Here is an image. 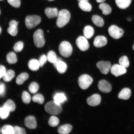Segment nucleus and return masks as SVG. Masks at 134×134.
<instances>
[{
	"label": "nucleus",
	"instance_id": "obj_15",
	"mask_svg": "<svg viewBox=\"0 0 134 134\" xmlns=\"http://www.w3.org/2000/svg\"><path fill=\"white\" fill-rule=\"evenodd\" d=\"M107 38L104 36H98L95 38L93 44L95 47L100 48L107 45Z\"/></svg>",
	"mask_w": 134,
	"mask_h": 134
},
{
	"label": "nucleus",
	"instance_id": "obj_6",
	"mask_svg": "<svg viewBox=\"0 0 134 134\" xmlns=\"http://www.w3.org/2000/svg\"><path fill=\"white\" fill-rule=\"evenodd\" d=\"M93 80L91 76L88 75L83 74L78 79V84L80 88L83 90L87 89L93 83Z\"/></svg>",
	"mask_w": 134,
	"mask_h": 134
},
{
	"label": "nucleus",
	"instance_id": "obj_38",
	"mask_svg": "<svg viewBox=\"0 0 134 134\" xmlns=\"http://www.w3.org/2000/svg\"><path fill=\"white\" fill-rule=\"evenodd\" d=\"M22 100L24 103L29 104L31 100V97L29 94L26 91L23 92L22 95Z\"/></svg>",
	"mask_w": 134,
	"mask_h": 134
},
{
	"label": "nucleus",
	"instance_id": "obj_33",
	"mask_svg": "<svg viewBox=\"0 0 134 134\" xmlns=\"http://www.w3.org/2000/svg\"><path fill=\"white\" fill-rule=\"evenodd\" d=\"M119 63L122 66L125 68H128L130 66V62L128 57L124 56L121 57L119 60Z\"/></svg>",
	"mask_w": 134,
	"mask_h": 134
},
{
	"label": "nucleus",
	"instance_id": "obj_27",
	"mask_svg": "<svg viewBox=\"0 0 134 134\" xmlns=\"http://www.w3.org/2000/svg\"><path fill=\"white\" fill-rule=\"evenodd\" d=\"M29 77V75L27 73L25 72L21 73L16 78V83L18 85H22Z\"/></svg>",
	"mask_w": 134,
	"mask_h": 134
},
{
	"label": "nucleus",
	"instance_id": "obj_3",
	"mask_svg": "<svg viewBox=\"0 0 134 134\" xmlns=\"http://www.w3.org/2000/svg\"><path fill=\"white\" fill-rule=\"evenodd\" d=\"M58 49L60 54L65 58L69 57L71 56L73 51L71 45L66 41L62 42L59 47Z\"/></svg>",
	"mask_w": 134,
	"mask_h": 134
},
{
	"label": "nucleus",
	"instance_id": "obj_19",
	"mask_svg": "<svg viewBox=\"0 0 134 134\" xmlns=\"http://www.w3.org/2000/svg\"><path fill=\"white\" fill-rule=\"evenodd\" d=\"M131 91L130 88H125L122 89L119 94L118 98L120 99L127 100L131 96Z\"/></svg>",
	"mask_w": 134,
	"mask_h": 134
},
{
	"label": "nucleus",
	"instance_id": "obj_11",
	"mask_svg": "<svg viewBox=\"0 0 134 134\" xmlns=\"http://www.w3.org/2000/svg\"><path fill=\"white\" fill-rule=\"evenodd\" d=\"M53 65L55 68L57 69L58 73L60 74L65 73L68 68L66 63L59 58H58L56 61L53 64Z\"/></svg>",
	"mask_w": 134,
	"mask_h": 134
},
{
	"label": "nucleus",
	"instance_id": "obj_46",
	"mask_svg": "<svg viewBox=\"0 0 134 134\" xmlns=\"http://www.w3.org/2000/svg\"><path fill=\"white\" fill-rule=\"evenodd\" d=\"M78 1L79 2L82 1H88V0H78Z\"/></svg>",
	"mask_w": 134,
	"mask_h": 134
},
{
	"label": "nucleus",
	"instance_id": "obj_7",
	"mask_svg": "<svg viewBox=\"0 0 134 134\" xmlns=\"http://www.w3.org/2000/svg\"><path fill=\"white\" fill-rule=\"evenodd\" d=\"M108 31L110 36L115 39H118L121 38L124 33L123 29L115 25L110 26Z\"/></svg>",
	"mask_w": 134,
	"mask_h": 134
},
{
	"label": "nucleus",
	"instance_id": "obj_51",
	"mask_svg": "<svg viewBox=\"0 0 134 134\" xmlns=\"http://www.w3.org/2000/svg\"><path fill=\"white\" fill-rule=\"evenodd\" d=\"M3 1V0H0V1Z\"/></svg>",
	"mask_w": 134,
	"mask_h": 134
},
{
	"label": "nucleus",
	"instance_id": "obj_37",
	"mask_svg": "<svg viewBox=\"0 0 134 134\" xmlns=\"http://www.w3.org/2000/svg\"><path fill=\"white\" fill-rule=\"evenodd\" d=\"M39 88V86L38 84L35 82H33L29 85V90L31 93H35L37 92Z\"/></svg>",
	"mask_w": 134,
	"mask_h": 134
},
{
	"label": "nucleus",
	"instance_id": "obj_24",
	"mask_svg": "<svg viewBox=\"0 0 134 134\" xmlns=\"http://www.w3.org/2000/svg\"><path fill=\"white\" fill-rule=\"evenodd\" d=\"M92 21L94 24L98 27H102L104 25V21L103 18L97 15L92 16Z\"/></svg>",
	"mask_w": 134,
	"mask_h": 134
},
{
	"label": "nucleus",
	"instance_id": "obj_34",
	"mask_svg": "<svg viewBox=\"0 0 134 134\" xmlns=\"http://www.w3.org/2000/svg\"><path fill=\"white\" fill-rule=\"evenodd\" d=\"M10 111L8 109L3 107L0 108V118L4 120L7 118L9 115Z\"/></svg>",
	"mask_w": 134,
	"mask_h": 134
},
{
	"label": "nucleus",
	"instance_id": "obj_2",
	"mask_svg": "<svg viewBox=\"0 0 134 134\" xmlns=\"http://www.w3.org/2000/svg\"><path fill=\"white\" fill-rule=\"evenodd\" d=\"M44 108L47 113L53 115H58L61 113L62 110L61 105L58 104L54 100L47 103Z\"/></svg>",
	"mask_w": 134,
	"mask_h": 134
},
{
	"label": "nucleus",
	"instance_id": "obj_36",
	"mask_svg": "<svg viewBox=\"0 0 134 134\" xmlns=\"http://www.w3.org/2000/svg\"><path fill=\"white\" fill-rule=\"evenodd\" d=\"M59 122V120L57 117L55 116H52L49 118L48 124L50 126L55 127L58 125Z\"/></svg>",
	"mask_w": 134,
	"mask_h": 134
},
{
	"label": "nucleus",
	"instance_id": "obj_45",
	"mask_svg": "<svg viewBox=\"0 0 134 134\" xmlns=\"http://www.w3.org/2000/svg\"><path fill=\"white\" fill-rule=\"evenodd\" d=\"M105 0H96V2L98 3H102L104 2Z\"/></svg>",
	"mask_w": 134,
	"mask_h": 134
},
{
	"label": "nucleus",
	"instance_id": "obj_25",
	"mask_svg": "<svg viewBox=\"0 0 134 134\" xmlns=\"http://www.w3.org/2000/svg\"><path fill=\"white\" fill-rule=\"evenodd\" d=\"M78 5L80 9L84 11L90 12L91 10L92 6L88 2V1L79 2L78 4Z\"/></svg>",
	"mask_w": 134,
	"mask_h": 134
},
{
	"label": "nucleus",
	"instance_id": "obj_14",
	"mask_svg": "<svg viewBox=\"0 0 134 134\" xmlns=\"http://www.w3.org/2000/svg\"><path fill=\"white\" fill-rule=\"evenodd\" d=\"M25 125L26 127L31 129H34L37 127L36 118L33 116H29L26 117L24 120Z\"/></svg>",
	"mask_w": 134,
	"mask_h": 134
},
{
	"label": "nucleus",
	"instance_id": "obj_16",
	"mask_svg": "<svg viewBox=\"0 0 134 134\" xmlns=\"http://www.w3.org/2000/svg\"><path fill=\"white\" fill-rule=\"evenodd\" d=\"M18 22L14 20H12L9 23V27L7 29V32L11 36H15L17 34Z\"/></svg>",
	"mask_w": 134,
	"mask_h": 134
},
{
	"label": "nucleus",
	"instance_id": "obj_32",
	"mask_svg": "<svg viewBox=\"0 0 134 134\" xmlns=\"http://www.w3.org/2000/svg\"><path fill=\"white\" fill-rule=\"evenodd\" d=\"M1 132L3 134H14V127L10 125H5L2 128Z\"/></svg>",
	"mask_w": 134,
	"mask_h": 134
},
{
	"label": "nucleus",
	"instance_id": "obj_10",
	"mask_svg": "<svg viewBox=\"0 0 134 134\" xmlns=\"http://www.w3.org/2000/svg\"><path fill=\"white\" fill-rule=\"evenodd\" d=\"M110 72L112 74L117 77L125 74L127 72V70L120 64H116L111 67Z\"/></svg>",
	"mask_w": 134,
	"mask_h": 134
},
{
	"label": "nucleus",
	"instance_id": "obj_26",
	"mask_svg": "<svg viewBox=\"0 0 134 134\" xmlns=\"http://www.w3.org/2000/svg\"><path fill=\"white\" fill-rule=\"evenodd\" d=\"M99 8L102 11L104 15H108L111 13L112 9L109 5L105 3H102L99 5Z\"/></svg>",
	"mask_w": 134,
	"mask_h": 134
},
{
	"label": "nucleus",
	"instance_id": "obj_23",
	"mask_svg": "<svg viewBox=\"0 0 134 134\" xmlns=\"http://www.w3.org/2000/svg\"><path fill=\"white\" fill-rule=\"evenodd\" d=\"M72 129L71 125L66 124L61 126L58 128V133L60 134H68L70 133Z\"/></svg>",
	"mask_w": 134,
	"mask_h": 134
},
{
	"label": "nucleus",
	"instance_id": "obj_9",
	"mask_svg": "<svg viewBox=\"0 0 134 134\" xmlns=\"http://www.w3.org/2000/svg\"><path fill=\"white\" fill-rule=\"evenodd\" d=\"M96 66L102 74H108L111 68V64L109 62L101 61L97 63Z\"/></svg>",
	"mask_w": 134,
	"mask_h": 134
},
{
	"label": "nucleus",
	"instance_id": "obj_35",
	"mask_svg": "<svg viewBox=\"0 0 134 134\" xmlns=\"http://www.w3.org/2000/svg\"><path fill=\"white\" fill-rule=\"evenodd\" d=\"M32 100L35 103L42 104L44 103V99L42 95L40 94H37L33 97Z\"/></svg>",
	"mask_w": 134,
	"mask_h": 134
},
{
	"label": "nucleus",
	"instance_id": "obj_12",
	"mask_svg": "<svg viewBox=\"0 0 134 134\" xmlns=\"http://www.w3.org/2000/svg\"><path fill=\"white\" fill-rule=\"evenodd\" d=\"M98 87L99 90L104 93H110L112 90L111 85L108 82L105 80H100L99 82Z\"/></svg>",
	"mask_w": 134,
	"mask_h": 134
},
{
	"label": "nucleus",
	"instance_id": "obj_22",
	"mask_svg": "<svg viewBox=\"0 0 134 134\" xmlns=\"http://www.w3.org/2000/svg\"><path fill=\"white\" fill-rule=\"evenodd\" d=\"M94 31L93 28L90 26H85L83 30L84 36L88 39L92 37L94 34Z\"/></svg>",
	"mask_w": 134,
	"mask_h": 134
},
{
	"label": "nucleus",
	"instance_id": "obj_50",
	"mask_svg": "<svg viewBox=\"0 0 134 134\" xmlns=\"http://www.w3.org/2000/svg\"><path fill=\"white\" fill-rule=\"evenodd\" d=\"M1 10H0V14H1Z\"/></svg>",
	"mask_w": 134,
	"mask_h": 134
},
{
	"label": "nucleus",
	"instance_id": "obj_41",
	"mask_svg": "<svg viewBox=\"0 0 134 134\" xmlns=\"http://www.w3.org/2000/svg\"><path fill=\"white\" fill-rule=\"evenodd\" d=\"M14 133L15 134H25L26 132L24 128L18 126L14 127Z\"/></svg>",
	"mask_w": 134,
	"mask_h": 134
},
{
	"label": "nucleus",
	"instance_id": "obj_31",
	"mask_svg": "<svg viewBox=\"0 0 134 134\" xmlns=\"http://www.w3.org/2000/svg\"><path fill=\"white\" fill-rule=\"evenodd\" d=\"M47 59L49 63L54 64L57 59L56 53L53 51H50L47 53Z\"/></svg>",
	"mask_w": 134,
	"mask_h": 134
},
{
	"label": "nucleus",
	"instance_id": "obj_17",
	"mask_svg": "<svg viewBox=\"0 0 134 134\" xmlns=\"http://www.w3.org/2000/svg\"><path fill=\"white\" fill-rule=\"evenodd\" d=\"M53 100L58 104L61 105L66 102L67 98L63 93H57L55 94L53 97Z\"/></svg>",
	"mask_w": 134,
	"mask_h": 134
},
{
	"label": "nucleus",
	"instance_id": "obj_44",
	"mask_svg": "<svg viewBox=\"0 0 134 134\" xmlns=\"http://www.w3.org/2000/svg\"><path fill=\"white\" fill-rule=\"evenodd\" d=\"M6 71L5 68L2 65H0V79L3 77Z\"/></svg>",
	"mask_w": 134,
	"mask_h": 134
},
{
	"label": "nucleus",
	"instance_id": "obj_13",
	"mask_svg": "<svg viewBox=\"0 0 134 134\" xmlns=\"http://www.w3.org/2000/svg\"><path fill=\"white\" fill-rule=\"evenodd\" d=\"M101 101V97L98 94H94L89 97L87 100V103L90 106H96L100 104Z\"/></svg>",
	"mask_w": 134,
	"mask_h": 134
},
{
	"label": "nucleus",
	"instance_id": "obj_48",
	"mask_svg": "<svg viewBox=\"0 0 134 134\" xmlns=\"http://www.w3.org/2000/svg\"><path fill=\"white\" fill-rule=\"evenodd\" d=\"M47 1H54V0H47Z\"/></svg>",
	"mask_w": 134,
	"mask_h": 134
},
{
	"label": "nucleus",
	"instance_id": "obj_5",
	"mask_svg": "<svg viewBox=\"0 0 134 134\" xmlns=\"http://www.w3.org/2000/svg\"><path fill=\"white\" fill-rule=\"evenodd\" d=\"M41 21V18L39 16H28L26 17L25 19V25L28 29H31L39 24Z\"/></svg>",
	"mask_w": 134,
	"mask_h": 134
},
{
	"label": "nucleus",
	"instance_id": "obj_43",
	"mask_svg": "<svg viewBox=\"0 0 134 134\" xmlns=\"http://www.w3.org/2000/svg\"><path fill=\"white\" fill-rule=\"evenodd\" d=\"M6 88L4 84L0 83V97H3L5 93Z\"/></svg>",
	"mask_w": 134,
	"mask_h": 134
},
{
	"label": "nucleus",
	"instance_id": "obj_47",
	"mask_svg": "<svg viewBox=\"0 0 134 134\" xmlns=\"http://www.w3.org/2000/svg\"><path fill=\"white\" fill-rule=\"evenodd\" d=\"M1 31H2V29H1V27H0V35H1Z\"/></svg>",
	"mask_w": 134,
	"mask_h": 134
},
{
	"label": "nucleus",
	"instance_id": "obj_39",
	"mask_svg": "<svg viewBox=\"0 0 134 134\" xmlns=\"http://www.w3.org/2000/svg\"><path fill=\"white\" fill-rule=\"evenodd\" d=\"M24 47V43L23 42L19 41L16 43L13 47V50L16 52H21Z\"/></svg>",
	"mask_w": 134,
	"mask_h": 134
},
{
	"label": "nucleus",
	"instance_id": "obj_52",
	"mask_svg": "<svg viewBox=\"0 0 134 134\" xmlns=\"http://www.w3.org/2000/svg\"><path fill=\"white\" fill-rule=\"evenodd\" d=\"M0 133H1V130H0Z\"/></svg>",
	"mask_w": 134,
	"mask_h": 134
},
{
	"label": "nucleus",
	"instance_id": "obj_21",
	"mask_svg": "<svg viewBox=\"0 0 134 134\" xmlns=\"http://www.w3.org/2000/svg\"><path fill=\"white\" fill-rule=\"evenodd\" d=\"M115 3L119 8L125 9L128 8L131 4L132 0H115Z\"/></svg>",
	"mask_w": 134,
	"mask_h": 134
},
{
	"label": "nucleus",
	"instance_id": "obj_4",
	"mask_svg": "<svg viewBox=\"0 0 134 134\" xmlns=\"http://www.w3.org/2000/svg\"><path fill=\"white\" fill-rule=\"evenodd\" d=\"M33 38L35 46L38 48H41L44 46L45 40L42 30L38 29L35 32Z\"/></svg>",
	"mask_w": 134,
	"mask_h": 134
},
{
	"label": "nucleus",
	"instance_id": "obj_40",
	"mask_svg": "<svg viewBox=\"0 0 134 134\" xmlns=\"http://www.w3.org/2000/svg\"><path fill=\"white\" fill-rule=\"evenodd\" d=\"M10 5L15 8H19L21 5V0H7Z\"/></svg>",
	"mask_w": 134,
	"mask_h": 134
},
{
	"label": "nucleus",
	"instance_id": "obj_29",
	"mask_svg": "<svg viewBox=\"0 0 134 134\" xmlns=\"http://www.w3.org/2000/svg\"><path fill=\"white\" fill-rule=\"evenodd\" d=\"M14 72L13 70H10L6 71L3 78L5 82H9L11 81L15 76Z\"/></svg>",
	"mask_w": 134,
	"mask_h": 134
},
{
	"label": "nucleus",
	"instance_id": "obj_28",
	"mask_svg": "<svg viewBox=\"0 0 134 134\" xmlns=\"http://www.w3.org/2000/svg\"><path fill=\"white\" fill-rule=\"evenodd\" d=\"M6 60L9 64H14L17 62V58L16 55L13 52H10L7 55Z\"/></svg>",
	"mask_w": 134,
	"mask_h": 134
},
{
	"label": "nucleus",
	"instance_id": "obj_20",
	"mask_svg": "<svg viewBox=\"0 0 134 134\" xmlns=\"http://www.w3.org/2000/svg\"><path fill=\"white\" fill-rule=\"evenodd\" d=\"M28 66L29 69L33 71H37L41 66L39 61L36 59H32L30 60Z\"/></svg>",
	"mask_w": 134,
	"mask_h": 134
},
{
	"label": "nucleus",
	"instance_id": "obj_49",
	"mask_svg": "<svg viewBox=\"0 0 134 134\" xmlns=\"http://www.w3.org/2000/svg\"><path fill=\"white\" fill-rule=\"evenodd\" d=\"M133 49L134 51V44H133Z\"/></svg>",
	"mask_w": 134,
	"mask_h": 134
},
{
	"label": "nucleus",
	"instance_id": "obj_18",
	"mask_svg": "<svg viewBox=\"0 0 134 134\" xmlns=\"http://www.w3.org/2000/svg\"><path fill=\"white\" fill-rule=\"evenodd\" d=\"M44 13L49 19H51L57 16L58 12L56 8H47L45 9Z\"/></svg>",
	"mask_w": 134,
	"mask_h": 134
},
{
	"label": "nucleus",
	"instance_id": "obj_8",
	"mask_svg": "<svg viewBox=\"0 0 134 134\" xmlns=\"http://www.w3.org/2000/svg\"><path fill=\"white\" fill-rule=\"evenodd\" d=\"M76 44L78 48L82 51H86L89 48L88 40L85 36H81L78 37L76 40Z\"/></svg>",
	"mask_w": 134,
	"mask_h": 134
},
{
	"label": "nucleus",
	"instance_id": "obj_42",
	"mask_svg": "<svg viewBox=\"0 0 134 134\" xmlns=\"http://www.w3.org/2000/svg\"><path fill=\"white\" fill-rule=\"evenodd\" d=\"M47 60V56L46 55L43 54L40 57L38 61H39L41 67H42L46 63Z\"/></svg>",
	"mask_w": 134,
	"mask_h": 134
},
{
	"label": "nucleus",
	"instance_id": "obj_1",
	"mask_svg": "<svg viewBox=\"0 0 134 134\" xmlns=\"http://www.w3.org/2000/svg\"><path fill=\"white\" fill-rule=\"evenodd\" d=\"M71 18L69 12L66 9H63L58 12L56 25L59 28H62L68 24Z\"/></svg>",
	"mask_w": 134,
	"mask_h": 134
},
{
	"label": "nucleus",
	"instance_id": "obj_30",
	"mask_svg": "<svg viewBox=\"0 0 134 134\" xmlns=\"http://www.w3.org/2000/svg\"><path fill=\"white\" fill-rule=\"evenodd\" d=\"M9 110L10 112L14 111L16 109V105L14 102L10 99L8 100L3 105Z\"/></svg>",
	"mask_w": 134,
	"mask_h": 134
}]
</instances>
